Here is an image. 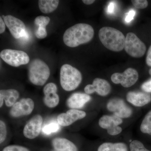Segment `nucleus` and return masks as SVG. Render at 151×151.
I'll return each instance as SVG.
<instances>
[{"label": "nucleus", "instance_id": "19", "mask_svg": "<svg viewBox=\"0 0 151 151\" xmlns=\"http://www.w3.org/2000/svg\"><path fill=\"white\" fill-rule=\"evenodd\" d=\"M52 145L56 151H77L75 145L65 138H55L52 141Z\"/></svg>", "mask_w": 151, "mask_h": 151}, {"label": "nucleus", "instance_id": "6", "mask_svg": "<svg viewBox=\"0 0 151 151\" xmlns=\"http://www.w3.org/2000/svg\"><path fill=\"white\" fill-rule=\"evenodd\" d=\"M0 56L6 63L14 67L25 65L29 61V56L27 53L21 50L4 49L1 52Z\"/></svg>", "mask_w": 151, "mask_h": 151}, {"label": "nucleus", "instance_id": "7", "mask_svg": "<svg viewBox=\"0 0 151 151\" xmlns=\"http://www.w3.org/2000/svg\"><path fill=\"white\" fill-rule=\"evenodd\" d=\"M139 73L134 68H127L123 73H115L111 76V81L114 84H121L123 87H131L137 82Z\"/></svg>", "mask_w": 151, "mask_h": 151}, {"label": "nucleus", "instance_id": "14", "mask_svg": "<svg viewBox=\"0 0 151 151\" xmlns=\"http://www.w3.org/2000/svg\"><path fill=\"white\" fill-rule=\"evenodd\" d=\"M111 91V86L108 81L102 78H96L92 84H88L84 88V92L87 94H92L94 92L101 96L108 95Z\"/></svg>", "mask_w": 151, "mask_h": 151}, {"label": "nucleus", "instance_id": "9", "mask_svg": "<svg viewBox=\"0 0 151 151\" xmlns=\"http://www.w3.org/2000/svg\"><path fill=\"white\" fill-rule=\"evenodd\" d=\"M35 108V103L32 99L24 98L17 102L11 108L10 115L12 117L17 118L29 115Z\"/></svg>", "mask_w": 151, "mask_h": 151}, {"label": "nucleus", "instance_id": "20", "mask_svg": "<svg viewBox=\"0 0 151 151\" xmlns=\"http://www.w3.org/2000/svg\"><path fill=\"white\" fill-rule=\"evenodd\" d=\"M59 3L58 0H40L39 7L43 13H50L57 8Z\"/></svg>", "mask_w": 151, "mask_h": 151}, {"label": "nucleus", "instance_id": "26", "mask_svg": "<svg viewBox=\"0 0 151 151\" xmlns=\"http://www.w3.org/2000/svg\"><path fill=\"white\" fill-rule=\"evenodd\" d=\"M7 129L6 124L2 120L0 121V143L2 144L6 140Z\"/></svg>", "mask_w": 151, "mask_h": 151}, {"label": "nucleus", "instance_id": "33", "mask_svg": "<svg viewBox=\"0 0 151 151\" xmlns=\"http://www.w3.org/2000/svg\"><path fill=\"white\" fill-rule=\"evenodd\" d=\"M6 24L3 20L1 17H0V33L2 34L4 32L6 29Z\"/></svg>", "mask_w": 151, "mask_h": 151}, {"label": "nucleus", "instance_id": "18", "mask_svg": "<svg viewBox=\"0 0 151 151\" xmlns=\"http://www.w3.org/2000/svg\"><path fill=\"white\" fill-rule=\"evenodd\" d=\"M19 97V93L15 89H1L0 91V107H2L4 102L8 107H12Z\"/></svg>", "mask_w": 151, "mask_h": 151}, {"label": "nucleus", "instance_id": "16", "mask_svg": "<svg viewBox=\"0 0 151 151\" xmlns=\"http://www.w3.org/2000/svg\"><path fill=\"white\" fill-rule=\"evenodd\" d=\"M127 100L136 107H142L151 102V96L145 92L132 91L127 93Z\"/></svg>", "mask_w": 151, "mask_h": 151}, {"label": "nucleus", "instance_id": "25", "mask_svg": "<svg viewBox=\"0 0 151 151\" xmlns=\"http://www.w3.org/2000/svg\"><path fill=\"white\" fill-rule=\"evenodd\" d=\"M130 151H150L146 148L142 143L138 140H134L130 145Z\"/></svg>", "mask_w": 151, "mask_h": 151}, {"label": "nucleus", "instance_id": "31", "mask_svg": "<svg viewBox=\"0 0 151 151\" xmlns=\"http://www.w3.org/2000/svg\"><path fill=\"white\" fill-rule=\"evenodd\" d=\"M136 14V12L134 10H131L127 14V16L125 18V21L127 23L130 22L134 19Z\"/></svg>", "mask_w": 151, "mask_h": 151}, {"label": "nucleus", "instance_id": "1", "mask_svg": "<svg viewBox=\"0 0 151 151\" xmlns=\"http://www.w3.org/2000/svg\"><path fill=\"white\" fill-rule=\"evenodd\" d=\"M94 35V30L91 25L79 23L65 31L63 35V41L67 46L75 47L88 43L93 39Z\"/></svg>", "mask_w": 151, "mask_h": 151}, {"label": "nucleus", "instance_id": "11", "mask_svg": "<svg viewBox=\"0 0 151 151\" xmlns=\"http://www.w3.org/2000/svg\"><path fill=\"white\" fill-rule=\"evenodd\" d=\"M4 21L11 34L17 39L21 38L27 32L24 23L15 17L10 15L6 16Z\"/></svg>", "mask_w": 151, "mask_h": 151}, {"label": "nucleus", "instance_id": "30", "mask_svg": "<svg viewBox=\"0 0 151 151\" xmlns=\"http://www.w3.org/2000/svg\"><path fill=\"white\" fill-rule=\"evenodd\" d=\"M141 88L144 92L151 93V78L143 83Z\"/></svg>", "mask_w": 151, "mask_h": 151}, {"label": "nucleus", "instance_id": "34", "mask_svg": "<svg viewBox=\"0 0 151 151\" xmlns=\"http://www.w3.org/2000/svg\"><path fill=\"white\" fill-rule=\"evenodd\" d=\"M115 9V4L113 2L109 3L107 8V12L109 14L113 13Z\"/></svg>", "mask_w": 151, "mask_h": 151}, {"label": "nucleus", "instance_id": "21", "mask_svg": "<svg viewBox=\"0 0 151 151\" xmlns=\"http://www.w3.org/2000/svg\"><path fill=\"white\" fill-rule=\"evenodd\" d=\"M97 151H128L127 146L124 143H103Z\"/></svg>", "mask_w": 151, "mask_h": 151}, {"label": "nucleus", "instance_id": "10", "mask_svg": "<svg viewBox=\"0 0 151 151\" xmlns=\"http://www.w3.org/2000/svg\"><path fill=\"white\" fill-rule=\"evenodd\" d=\"M109 111L113 112L114 115L121 119L128 118L132 114V109L120 98H114L110 100L107 105Z\"/></svg>", "mask_w": 151, "mask_h": 151}, {"label": "nucleus", "instance_id": "35", "mask_svg": "<svg viewBox=\"0 0 151 151\" xmlns=\"http://www.w3.org/2000/svg\"><path fill=\"white\" fill-rule=\"evenodd\" d=\"M82 2L84 3L85 4L91 5L95 2L94 0H83Z\"/></svg>", "mask_w": 151, "mask_h": 151}, {"label": "nucleus", "instance_id": "15", "mask_svg": "<svg viewBox=\"0 0 151 151\" xmlns=\"http://www.w3.org/2000/svg\"><path fill=\"white\" fill-rule=\"evenodd\" d=\"M43 92L44 94L43 102L47 107L54 108L58 105L60 98L57 93V87L55 84L52 82L47 84L44 87Z\"/></svg>", "mask_w": 151, "mask_h": 151}, {"label": "nucleus", "instance_id": "2", "mask_svg": "<svg viewBox=\"0 0 151 151\" xmlns=\"http://www.w3.org/2000/svg\"><path fill=\"white\" fill-rule=\"evenodd\" d=\"M99 37L103 45L111 51L120 52L124 48L126 37L122 32L114 28L102 27L99 31Z\"/></svg>", "mask_w": 151, "mask_h": 151}, {"label": "nucleus", "instance_id": "36", "mask_svg": "<svg viewBox=\"0 0 151 151\" xmlns=\"http://www.w3.org/2000/svg\"><path fill=\"white\" fill-rule=\"evenodd\" d=\"M149 73H150V75L151 76V68L149 70Z\"/></svg>", "mask_w": 151, "mask_h": 151}, {"label": "nucleus", "instance_id": "5", "mask_svg": "<svg viewBox=\"0 0 151 151\" xmlns=\"http://www.w3.org/2000/svg\"><path fill=\"white\" fill-rule=\"evenodd\" d=\"M124 49L127 54L136 58L142 57L147 50L145 44L133 32L127 34Z\"/></svg>", "mask_w": 151, "mask_h": 151}, {"label": "nucleus", "instance_id": "4", "mask_svg": "<svg viewBox=\"0 0 151 151\" xmlns=\"http://www.w3.org/2000/svg\"><path fill=\"white\" fill-rule=\"evenodd\" d=\"M28 77L32 84L43 86L50 75V70L45 62L40 59L33 60L29 66Z\"/></svg>", "mask_w": 151, "mask_h": 151}, {"label": "nucleus", "instance_id": "27", "mask_svg": "<svg viewBox=\"0 0 151 151\" xmlns=\"http://www.w3.org/2000/svg\"><path fill=\"white\" fill-rule=\"evenodd\" d=\"M131 1L133 6L138 9H145L148 5V2L146 0H132Z\"/></svg>", "mask_w": 151, "mask_h": 151}, {"label": "nucleus", "instance_id": "3", "mask_svg": "<svg viewBox=\"0 0 151 151\" xmlns=\"http://www.w3.org/2000/svg\"><path fill=\"white\" fill-rule=\"evenodd\" d=\"M82 75L77 68L69 64H64L60 70V83L66 91L75 90L81 84Z\"/></svg>", "mask_w": 151, "mask_h": 151}, {"label": "nucleus", "instance_id": "24", "mask_svg": "<svg viewBox=\"0 0 151 151\" xmlns=\"http://www.w3.org/2000/svg\"><path fill=\"white\" fill-rule=\"evenodd\" d=\"M50 18L48 17L39 16L35 19V24L38 26V28H46V27L49 23Z\"/></svg>", "mask_w": 151, "mask_h": 151}, {"label": "nucleus", "instance_id": "17", "mask_svg": "<svg viewBox=\"0 0 151 151\" xmlns=\"http://www.w3.org/2000/svg\"><path fill=\"white\" fill-rule=\"evenodd\" d=\"M91 99V97L89 94L81 93H73L68 99L66 104L71 109H80L83 108Z\"/></svg>", "mask_w": 151, "mask_h": 151}, {"label": "nucleus", "instance_id": "12", "mask_svg": "<svg viewBox=\"0 0 151 151\" xmlns=\"http://www.w3.org/2000/svg\"><path fill=\"white\" fill-rule=\"evenodd\" d=\"M43 119L41 116L36 115L31 118L24 126V135L26 138L33 139L40 134L42 127Z\"/></svg>", "mask_w": 151, "mask_h": 151}, {"label": "nucleus", "instance_id": "28", "mask_svg": "<svg viewBox=\"0 0 151 151\" xmlns=\"http://www.w3.org/2000/svg\"><path fill=\"white\" fill-rule=\"evenodd\" d=\"M3 151H29L27 148L22 146L12 145L7 146L3 149Z\"/></svg>", "mask_w": 151, "mask_h": 151}, {"label": "nucleus", "instance_id": "23", "mask_svg": "<svg viewBox=\"0 0 151 151\" xmlns=\"http://www.w3.org/2000/svg\"><path fill=\"white\" fill-rule=\"evenodd\" d=\"M59 129V124L55 122H52L45 126L42 129V132L45 134L49 135L56 132Z\"/></svg>", "mask_w": 151, "mask_h": 151}, {"label": "nucleus", "instance_id": "22", "mask_svg": "<svg viewBox=\"0 0 151 151\" xmlns=\"http://www.w3.org/2000/svg\"><path fill=\"white\" fill-rule=\"evenodd\" d=\"M141 132L151 135V111L146 114L140 126Z\"/></svg>", "mask_w": 151, "mask_h": 151}, {"label": "nucleus", "instance_id": "13", "mask_svg": "<svg viewBox=\"0 0 151 151\" xmlns=\"http://www.w3.org/2000/svg\"><path fill=\"white\" fill-rule=\"evenodd\" d=\"M86 116V112L84 111L71 109L58 116V123L62 127H68L76 121L84 119Z\"/></svg>", "mask_w": 151, "mask_h": 151}, {"label": "nucleus", "instance_id": "8", "mask_svg": "<svg viewBox=\"0 0 151 151\" xmlns=\"http://www.w3.org/2000/svg\"><path fill=\"white\" fill-rule=\"evenodd\" d=\"M123 123L122 119L115 115H104L99 121L100 127L107 130V132L111 136L119 134L122 132V129L119 125Z\"/></svg>", "mask_w": 151, "mask_h": 151}, {"label": "nucleus", "instance_id": "29", "mask_svg": "<svg viewBox=\"0 0 151 151\" xmlns=\"http://www.w3.org/2000/svg\"><path fill=\"white\" fill-rule=\"evenodd\" d=\"M36 37L38 39H44L47 36V32L46 28H38L36 30L35 32Z\"/></svg>", "mask_w": 151, "mask_h": 151}, {"label": "nucleus", "instance_id": "32", "mask_svg": "<svg viewBox=\"0 0 151 151\" xmlns=\"http://www.w3.org/2000/svg\"><path fill=\"white\" fill-rule=\"evenodd\" d=\"M146 62L147 65L151 67V45L149 47L147 53Z\"/></svg>", "mask_w": 151, "mask_h": 151}]
</instances>
